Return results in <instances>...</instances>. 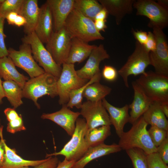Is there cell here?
Here are the masks:
<instances>
[{
  "label": "cell",
  "mask_w": 168,
  "mask_h": 168,
  "mask_svg": "<svg viewBox=\"0 0 168 168\" xmlns=\"http://www.w3.org/2000/svg\"><path fill=\"white\" fill-rule=\"evenodd\" d=\"M57 80L54 76L46 72L30 78L26 82L22 89L23 97L32 100L40 109V106L37 102L39 98L46 95L52 98L58 96Z\"/></svg>",
  "instance_id": "obj_3"
},
{
  "label": "cell",
  "mask_w": 168,
  "mask_h": 168,
  "mask_svg": "<svg viewBox=\"0 0 168 168\" xmlns=\"http://www.w3.org/2000/svg\"><path fill=\"white\" fill-rule=\"evenodd\" d=\"M147 40L145 43L143 45L144 47L148 52L154 51L156 45V40L153 33L151 31L148 32Z\"/></svg>",
  "instance_id": "obj_41"
},
{
  "label": "cell",
  "mask_w": 168,
  "mask_h": 168,
  "mask_svg": "<svg viewBox=\"0 0 168 168\" xmlns=\"http://www.w3.org/2000/svg\"><path fill=\"white\" fill-rule=\"evenodd\" d=\"M26 130L21 115L20 114L17 118L9 122L7 128V131L12 133Z\"/></svg>",
  "instance_id": "obj_36"
},
{
  "label": "cell",
  "mask_w": 168,
  "mask_h": 168,
  "mask_svg": "<svg viewBox=\"0 0 168 168\" xmlns=\"http://www.w3.org/2000/svg\"><path fill=\"white\" fill-rule=\"evenodd\" d=\"M149 65H151L149 52L143 45L136 41L133 52L118 71V73L122 78L125 86L128 88V77L144 74L146 68Z\"/></svg>",
  "instance_id": "obj_7"
},
{
  "label": "cell",
  "mask_w": 168,
  "mask_h": 168,
  "mask_svg": "<svg viewBox=\"0 0 168 168\" xmlns=\"http://www.w3.org/2000/svg\"><path fill=\"white\" fill-rule=\"evenodd\" d=\"M147 157L148 168H168L156 152L147 154Z\"/></svg>",
  "instance_id": "obj_35"
},
{
  "label": "cell",
  "mask_w": 168,
  "mask_h": 168,
  "mask_svg": "<svg viewBox=\"0 0 168 168\" xmlns=\"http://www.w3.org/2000/svg\"><path fill=\"white\" fill-rule=\"evenodd\" d=\"M5 155V149L2 140L1 139L0 140V167L3 162Z\"/></svg>",
  "instance_id": "obj_49"
},
{
  "label": "cell",
  "mask_w": 168,
  "mask_h": 168,
  "mask_svg": "<svg viewBox=\"0 0 168 168\" xmlns=\"http://www.w3.org/2000/svg\"><path fill=\"white\" fill-rule=\"evenodd\" d=\"M74 8L94 21L96 16L103 7L97 0H75Z\"/></svg>",
  "instance_id": "obj_30"
},
{
  "label": "cell",
  "mask_w": 168,
  "mask_h": 168,
  "mask_svg": "<svg viewBox=\"0 0 168 168\" xmlns=\"http://www.w3.org/2000/svg\"><path fill=\"white\" fill-rule=\"evenodd\" d=\"M150 138L157 147L168 137V131L156 127L151 126L148 130Z\"/></svg>",
  "instance_id": "obj_34"
},
{
  "label": "cell",
  "mask_w": 168,
  "mask_h": 168,
  "mask_svg": "<svg viewBox=\"0 0 168 168\" xmlns=\"http://www.w3.org/2000/svg\"><path fill=\"white\" fill-rule=\"evenodd\" d=\"M57 81V88L59 96V104H66L69 100L70 92L84 85L89 80L83 79L77 75L73 64L64 63Z\"/></svg>",
  "instance_id": "obj_8"
},
{
  "label": "cell",
  "mask_w": 168,
  "mask_h": 168,
  "mask_svg": "<svg viewBox=\"0 0 168 168\" xmlns=\"http://www.w3.org/2000/svg\"><path fill=\"white\" fill-rule=\"evenodd\" d=\"M4 0H0V8Z\"/></svg>",
  "instance_id": "obj_53"
},
{
  "label": "cell",
  "mask_w": 168,
  "mask_h": 168,
  "mask_svg": "<svg viewBox=\"0 0 168 168\" xmlns=\"http://www.w3.org/2000/svg\"><path fill=\"white\" fill-rule=\"evenodd\" d=\"M102 101L108 112L111 124L114 126L117 135L120 138L124 132L125 125L129 122L128 105L126 104L122 107H118L111 105L105 98L102 100Z\"/></svg>",
  "instance_id": "obj_20"
},
{
  "label": "cell",
  "mask_w": 168,
  "mask_h": 168,
  "mask_svg": "<svg viewBox=\"0 0 168 168\" xmlns=\"http://www.w3.org/2000/svg\"><path fill=\"white\" fill-rule=\"evenodd\" d=\"M5 19V18L0 17V58L8 56V49L5 43V39L7 36L4 32Z\"/></svg>",
  "instance_id": "obj_37"
},
{
  "label": "cell",
  "mask_w": 168,
  "mask_h": 168,
  "mask_svg": "<svg viewBox=\"0 0 168 168\" xmlns=\"http://www.w3.org/2000/svg\"><path fill=\"white\" fill-rule=\"evenodd\" d=\"M133 7L136 10V15L147 17L150 21L149 27L156 26L161 29L166 27L168 24V12L157 2L152 0H136Z\"/></svg>",
  "instance_id": "obj_10"
},
{
  "label": "cell",
  "mask_w": 168,
  "mask_h": 168,
  "mask_svg": "<svg viewBox=\"0 0 168 168\" xmlns=\"http://www.w3.org/2000/svg\"><path fill=\"white\" fill-rule=\"evenodd\" d=\"M75 0H47L52 16L54 31L64 27L69 15L74 8Z\"/></svg>",
  "instance_id": "obj_16"
},
{
  "label": "cell",
  "mask_w": 168,
  "mask_h": 168,
  "mask_svg": "<svg viewBox=\"0 0 168 168\" xmlns=\"http://www.w3.org/2000/svg\"><path fill=\"white\" fill-rule=\"evenodd\" d=\"M106 20H96L94 21L95 27L99 32L100 31L105 32V29L107 28V26L105 22Z\"/></svg>",
  "instance_id": "obj_44"
},
{
  "label": "cell",
  "mask_w": 168,
  "mask_h": 168,
  "mask_svg": "<svg viewBox=\"0 0 168 168\" xmlns=\"http://www.w3.org/2000/svg\"><path fill=\"white\" fill-rule=\"evenodd\" d=\"M87 130L84 119L78 118L76 122L74 132L70 140L59 151L47 154V158L53 156L63 155L69 161L76 162L84 155L89 148L85 140V135Z\"/></svg>",
  "instance_id": "obj_5"
},
{
  "label": "cell",
  "mask_w": 168,
  "mask_h": 168,
  "mask_svg": "<svg viewBox=\"0 0 168 168\" xmlns=\"http://www.w3.org/2000/svg\"><path fill=\"white\" fill-rule=\"evenodd\" d=\"M156 152L163 161L166 164L168 163V137L156 147Z\"/></svg>",
  "instance_id": "obj_39"
},
{
  "label": "cell",
  "mask_w": 168,
  "mask_h": 168,
  "mask_svg": "<svg viewBox=\"0 0 168 168\" xmlns=\"http://www.w3.org/2000/svg\"><path fill=\"white\" fill-rule=\"evenodd\" d=\"M102 77L101 72L95 75L83 86L72 91L69 94V100L66 104L69 108L75 107L81 109L82 104L83 93L86 87L89 85L96 82H100Z\"/></svg>",
  "instance_id": "obj_31"
},
{
  "label": "cell",
  "mask_w": 168,
  "mask_h": 168,
  "mask_svg": "<svg viewBox=\"0 0 168 168\" xmlns=\"http://www.w3.org/2000/svg\"><path fill=\"white\" fill-rule=\"evenodd\" d=\"M26 23L25 18L22 16L18 14L15 20L14 25L18 27L24 26Z\"/></svg>",
  "instance_id": "obj_47"
},
{
  "label": "cell",
  "mask_w": 168,
  "mask_h": 168,
  "mask_svg": "<svg viewBox=\"0 0 168 168\" xmlns=\"http://www.w3.org/2000/svg\"><path fill=\"white\" fill-rule=\"evenodd\" d=\"M24 1V0H4L0 8V17L5 19L12 12L19 14Z\"/></svg>",
  "instance_id": "obj_33"
},
{
  "label": "cell",
  "mask_w": 168,
  "mask_h": 168,
  "mask_svg": "<svg viewBox=\"0 0 168 168\" xmlns=\"http://www.w3.org/2000/svg\"><path fill=\"white\" fill-rule=\"evenodd\" d=\"M58 158L55 156L54 157L50 156L45 161L40 164L34 167L33 168H54L57 165L58 162ZM23 168H30L26 167Z\"/></svg>",
  "instance_id": "obj_40"
},
{
  "label": "cell",
  "mask_w": 168,
  "mask_h": 168,
  "mask_svg": "<svg viewBox=\"0 0 168 168\" xmlns=\"http://www.w3.org/2000/svg\"><path fill=\"white\" fill-rule=\"evenodd\" d=\"M62 105L59 110L51 113H44L41 118L54 122L62 128L69 135L72 136L75 130L76 121L80 113V112L72 111L66 104Z\"/></svg>",
  "instance_id": "obj_14"
},
{
  "label": "cell",
  "mask_w": 168,
  "mask_h": 168,
  "mask_svg": "<svg viewBox=\"0 0 168 168\" xmlns=\"http://www.w3.org/2000/svg\"><path fill=\"white\" fill-rule=\"evenodd\" d=\"M157 3L164 8L167 10L168 8V1L167 0H159Z\"/></svg>",
  "instance_id": "obj_52"
},
{
  "label": "cell",
  "mask_w": 168,
  "mask_h": 168,
  "mask_svg": "<svg viewBox=\"0 0 168 168\" xmlns=\"http://www.w3.org/2000/svg\"><path fill=\"white\" fill-rule=\"evenodd\" d=\"M84 66L76 71L78 76L81 78L90 80L95 75L100 72L99 68L100 63L108 59L110 55L104 45L100 44L96 46L92 51Z\"/></svg>",
  "instance_id": "obj_15"
},
{
  "label": "cell",
  "mask_w": 168,
  "mask_h": 168,
  "mask_svg": "<svg viewBox=\"0 0 168 168\" xmlns=\"http://www.w3.org/2000/svg\"><path fill=\"white\" fill-rule=\"evenodd\" d=\"M161 109L166 118L168 117V103L160 104Z\"/></svg>",
  "instance_id": "obj_50"
},
{
  "label": "cell",
  "mask_w": 168,
  "mask_h": 168,
  "mask_svg": "<svg viewBox=\"0 0 168 168\" xmlns=\"http://www.w3.org/2000/svg\"><path fill=\"white\" fill-rule=\"evenodd\" d=\"M132 33L137 41L142 45H144L146 42L148 37V33L142 30H134L132 29Z\"/></svg>",
  "instance_id": "obj_42"
},
{
  "label": "cell",
  "mask_w": 168,
  "mask_h": 168,
  "mask_svg": "<svg viewBox=\"0 0 168 168\" xmlns=\"http://www.w3.org/2000/svg\"><path fill=\"white\" fill-rule=\"evenodd\" d=\"M132 85L134 92L133 99L128 106L131 110L129 122L132 125L143 115L152 101L135 81L132 82Z\"/></svg>",
  "instance_id": "obj_18"
},
{
  "label": "cell",
  "mask_w": 168,
  "mask_h": 168,
  "mask_svg": "<svg viewBox=\"0 0 168 168\" xmlns=\"http://www.w3.org/2000/svg\"><path fill=\"white\" fill-rule=\"evenodd\" d=\"M148 124L141 117L132 124L130 129L124 132L119 138L118 144L121 150L134 148L142 150L146 154L156 152V147L153 143L147 127Z\"/></svg>",
  "instance_id": "obj_2"
},
{
  "label": "cell",
  "mask_w": 168,
  "mask_h": 168,
  "mask_svg": "<svg viewBox=\"0 0 168 168\" xmlns=\"http://www.w3.org/2000/svg\"><path fill=\"white\" fill-rule=\"evenodd\" d=\"M34 32L40 41L46 44L54 32L52 13L46 2L40 7L39 16Z\"/></svg>",
  "instance_id": "obj_19"
},
{
  "label": "cell",
  "mask_w": 168,
  "mask_h": 168,
  "mask_svg": "<svg viewBox=\"0 0 168 168\" xmlns=\"http://www.w3.org/2000/svg\"><path fill=\"white\" fill-rule=\"evenodd\" d=\"M135 0H99L98 2L108 14L114 16L116 24L119 25L127 14L132 13Z\"/></svg>",
  "instance_id": "obj_22"
},
{
  "label": "cell",
  "mask_w": 168,
  "mask_h": 168,
  "mask_svg": "<svg viewBox=\"0 0 168 168\" xmlns=\"http://www.w3.org/2000/svg\"><path fill=\"white\" fill-rule=\"evenodd\" d=\"M2 82L0 78V105L2 103L3 98L5 97L2 86Z\"/></svg>",
  "instance_id": "obj_51"
},
{
  "label": "cell",
  "mask_w": 168,
  "mask_h": 168,
  "mask_svg": "<svg viewBox=\"0 0 168 168\" xmlns=\"http://www.w3.org/2000/svg\"><path fill=\"white\" fill-rule=\"evenodd\" d=\"M64 27L71 39L77 38L87 43L105 39L96 29L94 21L75 8L68 16Z\"/></svg>",
  "instance_id": "obj_1"
},
{
  "label": "cell",
  "mask_w": 168,
  "mask_h": 168,
  "mask_svg": "<svg viewBox=\"0 0 168 168\" xmlns=\"http://www.w3.org/2000/svg\"><path fill=\"white\" fill-rule=\"evenodd\" d=\"M121 150L119 145L115 143L111 145L104 143L89 147L83 156L75 162L72 168H84L89 163L94 160Z\"/></svg>",
  "instance_id": "obj_21"
},
{
  "label": "cell",
  "mask_w": 168,
  "mask_h": 168,
  "mask_svg": "<svg viewBox=\"0 0 168 168\" xmlns=\"http://www.w3.org/2000/svg\"><path fill=\"white\" fill-rule=\"evenodd\" d=\"M112 91L110 87L96 82L88 85L83 93V97L87 101L96 102L102 100L109 95Z\"/></svg>",
  "instance_id": "obj_29"
},
{
  "label": "cell",
  "mask_w": 168,
  "mask_h": 168,
  "mask_svg": "<svg viewBox=\"0 0 168 168\" xmlns=\"http://www.w3.org/2000/svg\"><path fill=\"white\" fill-rule=\"evenodd\" d=\"M75 162L69 161L65 159L63 161H58L57 166L54 168H72Z\"/></svg>",
  "instance_id": "obj_45"
},
{
  "label": "cell",
  "mask_w": 168,
  "mask_h": 168,
  "mask_svg": "<svg viewBox=\"0 0 168 168\" xmlns=\"http://www.w3.org/2000/svg\"><path fill=\"white\" fill-rule=\"evenodd\" d=\"M111 134L110 126H102L87 130L84 138L89 147L104 143Z\"/></svg>",
  "instance_id": "obj_28"
},
{
  "label": "cell",
  "mask_w": 168,
  "mask_h": 168,
  "mask_svg": "<svg viewBox=\"0 0 168 168\" xmlns=\"http://www.w3.org/2000/svg\"><path fill=\"white\" fill-rule=\"evenodd\" d=\"M96 46L89 44L77 38L71 39L69 53L65 63L74 64L76 63L82 62L89 56Z\"/></svg>",
  "instance_id": "obj_25"
},
{
  "label": "cell",
  "mask_w": 168,
  "mask_h": 168,
  "mask_svg": "<svg viewBox=\"0 0 168 168\" xmlns=\"http://www.w3.org/2000/svg\"><path fill=\"white\" fill-rule=\"evenodd\" d=\"M1 119H0V127L1 126Z\"/></svg>",
  "instance_id": "obj_54"
},
{
  "label": "cell",
  "mask_w": 168,
  "mask_h": 168,
  "mask_svg": "<svg viewBox=\"0 0 168 168\" xmlns=\"http://www.w3.org/2000/svg\"><path fill=\"white\" fill-rule=\"evenodd\" d=\"M142 116L148 124L168 131V121L159 103L152 102Z\"/></svg>",
  "instance_id": "obj_26"
},
{
  "label": "cell",
  "mask_w": 168,
  "mask_h": 168,
  "mask_svg": "<svg viewBox=\"0 0 168 168\" xmlns=\"http://www.w3.org/2000/svg\"><path fill=\"white\" fill-rule=\"evenodd\" d=\"M3 126L0 127V137L3 142L5 151V155L3 162L0 168H23L29 166L35 167L46 161L49 157L45 159L30 160L23 159L16 153L15 149L9 147L5 142L3 137Z\"/></svg>",
  "instance_id": "obj_17"
},
{
  "label": "cell",
  "mask_w": 168,
  "mask_h": 168,
  "mask_svg": "<svg viewBox=\"0 0 168 168\" xmlns=\"http://www.w3.org/2000/svg\"><path fill=\"white\" fill-rule=\"evenodd\" d=\"M71 38L63 27L54 31L45 47L54 60L61 66L68 57L71 45Z\"/></svg>",
  "instance_id": "obj_12"
},
{
  "label": "cell",
  "mask_w": 168,
  "mask_h": 168,
  "mask_svg": "<svg viewBox=\"0 0 168 168\" xmlns=\"http://www.w3.org/2000/svg\"><path fill=\"white\" fill-rule=\"evenodd\" d=\"M4 113L8 122L14 120L19 116V115L15 110V109L10 108H6Z\"/></svg>",
  "instance_id": "obj_43"
},
{
  "label": "cell",
  "mask_w": 168,
  "mask_h": 168,
  "mask_svg": "<svg viewBox=\"0 0 168 168\" xmlns=\"http://www.w3.org/2000/svg\"><path fill=\"white\" fill-rule=\"evenodd\" d=\"M2 86L5 96L14 109L23 104L22 89L16 82L11 80L5 81L2 82Z\"/></svg>",
  "instance_id": "obj_27"
},
{
  "label": "cell",
  "mask_w": 168,
  "mask_h": 168,
  "mask_svg": "<svg viewBox=\"0 0 168 168\" xmlns=\"http://www.w3.org/2000/svg\"><path fill=\"white\" fill-rule=\"evenodd\" d=\"M102 77L106 80L109 82L115 81L118 77V71L113 67L105 65L101 72Z\"/></svg>",
  "instance_id": "obj_38"
},
{
  "label": "cell",
  "mask_w": 168,
  "mask_h": 168,
  "mask_svg": "<svg viewBox=\"0 0 168 168\" xmlns=\"http://www.w3.org/2000/svg\"><path fill=\"white\" fill-rule=\"evenodd\" d=\"M125 151L133 168H148L147 154L142 150L134 148Z\"/></svg>",
  "instance_id": "obj_32"
},
{
  "label": "cell",
  "mask_w": 168,
  "mask_h": 168,
  "mask_svg": "<svg viewBox=\"0 0 168 168\" xmlns=\"http://www.w3.org/2000/svg\"><path fill=\"white\" fill-rule=\"evenodd\" d=\"M18 14L15 12H12L9 13L6 16L8 23L10 25H14L15 20Z\"/></svg>",
  "instance_id": "obj_46"
},
{
  "label": "cell",
  "mask_w": 168,
  "mask_h": 168,
  "mask_svg": "<svg viewBox=\"0 0 168 168\" xmlns=\"http://www.w3.org/2000/svg\"><path fill=\"white\" fill-rule=\"evenodd\" d=\"M21 40L23 43L30 45L34 59L42 67L45 72L58 79L61 74L62 68L55 62L35 32L25 35Z\"/></svg>",
  "instance_id": "obj_6"
},
{
  "label": "cell",
  "mask_w": 168,
  "mask_h": 168,
  "mask_svg": "<svg viewBox=\"0 0 168 168\" xmlns=\"http://www.w3.org/2000/svg\"><path fill=\"white\" fill-rule=\"evenodd\" d=\"M80 112L85 119L87 130L111 125L108 113L102 100L82 103Z\"/></svg>",
  "instance_id": "obj_13"
},
{
  "label": "cell",
  "mask_w": 168,
  "mask_h": 168,
  "mask_svg": "<svg viewBox=\"0 0 168 168\" xmlns=\"http://www.w3.org/2000/svg\"><path fill=\"white\" fill-rule=\"evenodd\" d=\"M40 11L37 0H24L19 15L23 16L26 20V23L24 26V32L26 35L34 32Z\"/></svg>",
  "instance_id": "obj_23"
},
{
  "label": "cell",
  "mask_w": 168,
  "mask_h": 168,
  "mask_svg": "<svg viewBox=\"0 0 168 168\" xmlns=\"http://www.w3.org/2000/svg\"><path fill=\"white\" fill-rule=\"evenodd\" d=\"M8 56L13 62L15 66L26 72L30 78H32L45 72L34 59L30 45L23 43L18 50L10 48L8 49Z\"/></svg>",
  "instance_id": "obj_11"
},
{
  "label": "cell",
  "mask_w": 168,
  "mask_h": 168,
  "mask_svg": "<svg viewBox=\"0 0 168 168\" xmlns=\"http://www.w3.org/2000/svg\"><path fill=\"white\" fill-rule=\"evenodd\" d=\"M156 45L155 50L149 52L151 65L155 72L160 75L168 77V45L166 38L162 29L152 26Z\"/></svg>",
  "instance_id": "obj_9"
},
{
  "label": "cell",
  "mask_w": 168,
  "mask_h": 168,
  "mask_svg": "<svg viewBox=\"0 0 168 168\" xmlns=\"http://www.w3.org/2000/svg\"><path fill=\"white\" fill-rule=\"evenodd\" d=\"M108 13L106 10L104 8L100 11L96 15L95 18V20H106Z\"/></svg>",
  "instance_id": "obj_48"
},
{
  "label": "cell",
  "mask_w": 168,
  "mask_h": 168,
  "mask_svg": "<svg viewBox=\"0 0 168 168\" xmlns=\"http://www.w3.org/2000/svg\"><path fill=\"white\" fill-rule=\"evenodd\" d=\"M15 66L8 56L0 58V78H3L5 81H13L22 89L28 78L19 72Z\"/></svg>",
  "instance_id": "obj_24"
},
{
  "label": "cell",
  "mask_w": 168,
  "mask_h": 168,
  "mask_svg": "<svg viewBox=\"0 0 168 168\" xmlns=\"http://www.w3.org/2000/svg\"><path fill=\"white\" fill-rule=\"evenodd\" d=\"M135 81L152 102L168 103V77L149 71Z\"/></svg>",
  "instance_id": "obj_4"
}]
</instances>
